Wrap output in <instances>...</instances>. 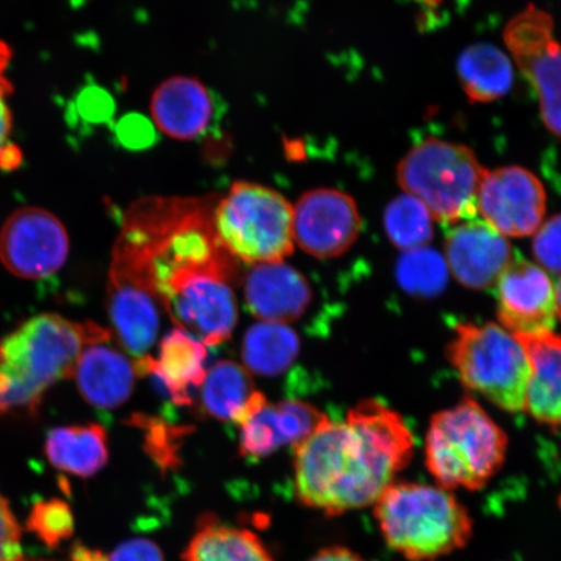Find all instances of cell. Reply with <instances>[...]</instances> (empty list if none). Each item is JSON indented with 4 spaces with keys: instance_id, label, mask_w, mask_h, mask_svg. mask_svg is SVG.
Here are the masks:
<instances>
[{
    "instance_id": "obj_10",
    "label": "cell",
    "mask_w": 561,
    "mask_h": 561,
    "mask_svg": "<svg viewBox=\"0 0 561 561\" xmlns=\"http://www.w3.org/2000/svg\"><path fill=\"white\" fill-rule=\"evenodd\" d=\"M68 254L67 230L46 209L20 208L0 230V262L19 278L50 277L66 264Z\"/></svg>"
},
{
    "instance_id": "obj_16",
    "label": "cell",
    "mask_w": 561,
    "mask_h": 561,
    "mask_svg": "<svg viewBox=\"0 0 561 561\" xmlns=\"http://www.w3.org/2000/svg\"><path fill=\"white\" fill-rule=\"evenodd\" d=\"M244 300L261 321H297L312 304V287L305 275L285 262L252 265L244 278Z\"/></svg>"
},
{
    "instance_id": "obj_18",
    "label": "cell",
    "mask_w": 561,
    "mask_h": 561,
    "mask_svg": "<svg viewBox=\"0 0 561 561\" xmlns=\"http://www.w3.org/2000/svg\"><path fill=\"white\" fill-rule=\"evenodd\" d=\"M108 342H93L83 348L72 376L82 398L101 410H115L128 402L138 375L136 362Z\"/></svg>"
},
{
    "instance_id": "obj_32",
    "label": "cell",
    "mask_w": 561,
    "mask_h": 561,
    "mask_svg": "<svg viewBox=\"0 0 561 561\" xmlns=\"http://www.w3.org/2000/svg\"><path fill=\"white\" fill-rule=\"evenodd\" d=\"M108 561H165L157 543L146 538L130 539L111 553Z\"/></svg>"
},
{
    "instance_id": "obj_22",
    "label": "cell",
    "mask_w": 561,
    "mask_h": 561,
    "mask_svg": "<svg viewBox=\"0 0 561 561\" xmlns=\"http://www.w3.org/2000/svg\"><path fill=\"white\" fill-rule=\"evenodd\" d=\"M45 455L59 471L89 479L107 465V433L98 424L55 427L47 434Z\"/></svg>"
},
{
    "instance_id": "obj_37",
    "label": "cell",
    "mask_w": 561,
    "mask_h": 561,
    "mask_svg": "<svg viewBox=\"0 0 561 561\" xmlns=\"http://www.w3.org/2000/svg\"><path fill=\"white\" fill-rule=\"evenodd\" d=\"M557 307H558V318L561 320V276L559 283L557 285Z\"/></svg>"
},
{
    "instance_id": "obj_14",
    "label": "cell",
    "mask_w": 561,
    "mask_h": 561,
    "mask_svg": "<svg viewBox=\"0 0 561 561\" xmlns=\"http://www.w3.org/2000/svg\"><path fill=\"white\" fill-rule=\"evenodd\" d=\"M448 270L471 290L494 287L514 261L507 238L483 220L454 224L445 240Z\"/></svg>"
},
{
    "instance_id": "obj_30",
    "label": "cell",
    "mask_w": 561,
    "mask_h": 561,
    "mask_svg": "<svg viewBox=\"0 0 561 561\" xmlns=\"http://www.w3.org/2000/svg\"><path fill=\"white\" fill-rule=\"evenodd\" d=\"M21 529L9 501L0 494V561H23Z\"/></svg>"
},
{
    "instance_id": "obj_3",
    "label": "cell",
    "mask_w": 561,
    "mask_h": 561,
    "mask_svg": "<svg viewBox=\"0 0 561 561\" xmlns=\"http://www.w3.org/2000/svg\"><path fill=\"white\" fill-rule=\"evenodd\" d=\"M111 340L93 322L35 316L0 342V411L33 410L53 385L73 376L90 343Z\"/></svg>"
},
{
    "instance_id": "obj_29",
    "label": "cell",
    "mask_w": 561,
    "mask_h": 561,
    "mask_svg": "<svg viewBox=\"0 0 561 561\" xmlns=\"http://www.w3.org/2000/svg\"><path fill=\"white\" fill-rule=\"evenodd\" d=\"M537 264L547 273L561 276V214L542 224L531 244Z\"/></svg>"
},
{
    "instance_id": "obj_27",
    "label": "cell",
    "mask_w": 561,
    "mask_h": 561,
    "mask_svg": "<svg viewBox=\"0 0 561 561\" xmlns=\"http://www.w3.org/2000/svg\"><path fill=\"white\" fill-rule=\"evenodd\" d=\"M386 236L397 249L409 251L424 248L433 240V217L415 196L399 195L385 208Z\"/></svg>"
},
{
    "instance_id": "obj_36",
    "label": "cell",
    "mask_w": 561,
    "mask_h": 561,
    "mask_svg": "<svg viewBox=\"0 0 561 561\" xmlns=\"http://www.w3.org/2000/svg\"><path fill=\"white\" fill-rule=\"evenodd\" d=\"M70 561H108V557L100 550L77 542L70 550Z\"/></svg>"
},
{
    "instance_id": "obj_11",
    "label": "cell",
    "mask_w": 561,
    "mask_h": 561,
    "mask_svg": "<svg viewBox=\"0 0 561 561\" xmlns=\"http://www.w3.org/2000/svg\"><path fill=\"white\" fill-rule=\"evenodd\" d=\"M547 195L542 182L523 167H503L483 175L477 214L504 237L535 234L542 226Z\"/></svg>"
},
{
    "instance_id": "obj_1",
    "label": "cell",
    "mask_w": 561,
    "mask_h": 561,
    "mask_svg": "<svg viewBox=\"0 0 561 561\" xmlns=\"http://www.w3.org/2000/svg\"><path fill=\"white\" fill-rule=\"evenodd\" d=\"M415 440L398 412L367 399L346 421L328 419L296 447L294 490L328 516L375 506L413 456Z\"/></svg>"
},
{
    "instance_id": "obj_19",
    "label": "cell",
    "mask_w": 561,
    "mask_h": 561,
    "mask_svg": "<svg viewBox=\"0 0 561 561\" xmlns=\"http://www.w3.org/2000/svg\"><path fill=\"white\" fill-rule=\"evenodd\" d=\"M515 336L530 364L525 410L539 423L561 425V334L549 331Z\"/></svg>"
},
{
    "instance_id": "obj_4",
    "label": "cell",
    "mask_w": 561,
    "mask_h": 561,
    "mask_svg": "<svg viewBox=\"0 0 561 561\" xmlns=\"http://www.w3.org/2000/svg\"><path fill=\"white\" fill-rule=\"evenodd\" d=\"M385 543L409 561H436L465 549L473 518L450 490L394 482L375 503Z\"/></svg>"
},
{
    "instance_id": "obj_12",
    "label": "cell",
    "mask_w": 561,
    "mask_h": 561,
    "mask_svg": "<svg viewBox=\"0 0 561 561\" xmlns=\"http://www.w3.org/2000/svg\"><path fill=\"white\" fill-rule=\"evenodd\" d=\"M294 207V241L316 259L339 257L353 248L363 220L353 196L319 187L300 196Z\"/></svg>"
},
{
    "instance_id": "obj_35",
    "label": "cell",
    "mask_w": 561,
    "mask_h": 561,
    "mask_svg": "<svg viewBox=\"0 0 561 561\" xmlns=\"http://www.w3.org/2000/svg\"><path fill=\"white\" fill-rule=\"evenodd\" d=\"M23 161V152L16 145H7L2 152H0V170L12 171L20 167Z\"/></svg>"
},
{
    "instance_id": "obj_13",
    "label": "cell",
    "mask_w": 561,
    "mask_h": 561,
    "mask_svg": "<svg viewBox=\"0 0 561 561\" xmlns=\"http://www.w3.org/2000/svg\"><path fill=\"white\" fill-rule=\"evenodd\" d=\"M497 319L514 335L552 331L558 319L557 285L545 270L514 259L495 284Z\"/></svg>"
},
{
    "instance_id": "obj_5",
    "label": "cell",
    "mask_w": 561,
    "mask_h": 561,
    "mask_svg": "<svg viewBox=\"0 0 561 561\" xmlns=\"http://www.w3.org/2000/svg\"><path fill=\"white\" fill-rule=\"evenodd\" d=\"M508 437L472 398L436 413L425 439L427 471L438 486L485 488L506 461Z\"/></svg>"
},
{
    "instance_id": "obj_28",
    "label": "cell",
    "mask_w": 561,
    "mask_h": 561,
    "mask_svg": "<svg viewBox=\"0 0 561 561\" xmlns=\"http://www.w3.org/2000/svg\"><path fill=\"white\" fill-rule=\"evenodd\" d=\"M26 526L42 542L55 549L73 536V512L61 500L39 501L34 503Z\"/></svg>"
},
{
    "instance_id": "obj_8",
    "label": "cell",
    "mask_w": 561,
    "mask_h": 561,
    "mask_svg": "<svg viewBox=\"0 0 561 561\" xmlns=\"http://www.w3.org/2000/svg\"><path fill=\"white\" fill-rule=\"evenodd\" d=\"M447 357L469 390L510 412L525 410L530 364L520 341L494 322L458 324Z\"/></svg>"
},
{
    "instance_id": "obj_23",
    "label": "cell",
    "mask_w": 561,
    "mask_h": 561,
    "mask_svg": "<svg viewBox=\"0 0 561 561\" xmlns=\"http://www.w3.org/2000/svg\"><path fill=\"white\" fill-rule=\"evenodd\" d=\"M460 87L472 104L491 103L506 96L514 83V67L501 48L474 44L458 59Z\"/></svg>"
},
{
    "instance_id": "obj_15",
    "label": "cell",
    "mask_w": 561,
    "mask_h": 561,
    "mask_svg": "<svg viewBox=\"0 0 561 561\" xmlns=\"http://www.w3.org/2000/svg\"><path fill=\"white\" fill-rule=\"evenodd\" d=\"M329 417L300 401L266 403L240 426V453L261 459L286 446L297 447Z\"/></svg>"
},
{
    "instance_id": "obj_34",
    "label": "cell",
    "mask_w": 561,
    "mask_h": 561,
    "mask_svg": "<svg viewBox=\"0 0 561 561\" xmlns=\"http://www.w3.org/2000/svg\"><path fill=\"white\" fill-rule=\"evenodd\" d=\"M310 561H368L346 547L333 546L321 550Z\"/></svg>"
},
{
    "instance_id": "obj_20",
    "label": "cell",
    "mask_w": 561,
    "mask_h": 561,
    "mask_svg": "<svg viewBox=\"0 0 561 561\" xmlns=\"http://www.w3.org/2000/svg\"><path fill=\"white\" fill-rule=\"evenodd\" d=\"M206 347L193 334L175 328L161 341L157 359L146 356L137 360L138 374L156 375L175 403H191L188 392L206 377Z\"/></svg>"
},
{
    "instance_id": "obj_31",
    "label": "cell",
    "mask_w": 561,
    "mask_h": 561,
    "mask_svg": "<svg viewBox=\"0 0 561 561\" xmlns=\"http://www.w3.org/2000/svg\"><path fill=\"white\" fill-rule=\"evenodd\" d=\"M11 48L5 42L0 41V152L9 142L10 133L12 129V115L9 107V96L12 94V83L5 77V70L9 68L11 61Z\"/></svg>"
},
{
    "instance_id": "obj_6",
    "label": "cell",
    "mask_w": 561,
    "mask_h": 561,
    "mask_svg": "<svg viewBox=\"0 0 561 561\" xmlns=\"http://www.w3.org/2000/svg\"><path fill=\"white\" fill-rule=\"evenodd\" d=\"M294 207L273 188L252 181H236L215 203L213 226L228 254L251 266L284 262L296 241Z\"/></svg>"
},
{
    "instance_id": "obj_2",
    "label": "cell",
    "mask_w": 561,
    "mask_h": 561,
    "mask_svg": "<svg viewBox=\"0 0 561 561\" xmlns=\"http://www.w3.org/2000/svg\"><path fill=\"white\" fill-rule=\"evenodd\" d=\"M214 207V199L165 198L146 215L159 305L206 346L228 341L238 321L231 256L215 234Z\"/></svg>"
},
{
    "instance_id": "obj_9",
    "label": "cell",
    "mask_w": 561,
    "mask_h": 561,
    "mask_svg": "<svg viewBox=\"0 0 561 561\" xmlns=\"http://www.w3.org/2000/svg\"><path fill=\"white\" fill-rule=\"evenodd\" d=\"M550 13L528 4L504 27L512 59L535 88L546 128L561 138V45Z\"/></svg>"
},
{
    "instance_id": "obj_24",
    "label": "cell",
    "mask_w": 561,
    "mask_h": 561,
    "mask_svg": "<svg viewBox=\"0 0 561 561\" xmlns=\"http://www.w3.org/2000/svg\"><path fill=\"white\" fill-rule=\"evenodd\" d=\"M241 353L243 367L251 375L277 377L297 360L300 340L283 322L259 321L245 332Z\"/></svg>"
},
{
    "instance_id": "obj_17",
    "label": "cell",
    "mask_w": 561,
    "mask_h": 561,
    "mask_svg": "<svg viewBox=\"0 0 561 561\" xmlns=\"http://www.w3.org/2000/svg\"><path fill=\"white\" fill-rule=\"evenodd\" d=\"M213 95L192 76H172L153 91L150 112L163 135L178 140L198 139L213 123Z\"/></svg>"
},
{
    "instance_id": "obj_7",
    "label": "cell",
    "mask_w": 561,
    "mask_h": 561,
    "mask_svg": "<svg viewBox=\"0 0 561 561\" xmlns=\"http://www.w3.org/2000/svg\"><path fill=\"white\" fill-rule=\"evenodd\" d=\"M488 170L471 147L438 138L420 142L399 161L397 181L433 220L454 226L477 217V195Z\"/></svg>"
},
{
    "instance_id": "obj_25",
    "label": "cell",
    "mask_w": 561,
    "mask_h": 561,
    "mask_svg": "<svg viewBox=\"0 0 561 561\" xmlns=\"http://www.w3.org/2000/svg\"><path fill=\"white\" fill-rule=\"evenodd\" d=\"M184 561H273L254 533L205 520L184 552Z\"/></svg>"
},
{
    "instance_id": "obj_21",
    "label": "cell",
    "mask_w": 561,
    "mask_h": 561,
    "mask_svg": "<svg viewBox=\"0 0 561 561\" xmlns=\"http://www.w3.org/2000/svg\"><path fill=\"white\" fill-rule=\"evenodd\" d=\"M199 388L203 410L207 415L238 426L266 403L263 392L256 390L250 371L230 360L210 367Z\"/></svg>"
},
{
    "instance_id": "obj_38",
    "label": "cell",
    "mask_w": 561,
    "mask_h": 561,
    "mask_svg": "<svg viewBox=\"0 0 561 561\" xmlns=\"http://www.w3.org/2000/svg\"><path fill=\"white\" fill-rule=\"evenodd\" d=\"M23 561H54V560L39 559V558H24Z\"/></svg>"
},
{
    "instance_id": "obj_33",
    "label": "cell",
    "mask_w": 561,
    "mask_h": 561,
    "mask_svg": "<svg viewBox=\"0 0 561 561\" xmlns=\"http://www.w3.org/2000/svg\"><path fill=\"white\" fill-rule=\"evenodd\" d=\"M111 103L102 90L91 88L79 98L80 114L90 122H100L110 114Z\"/></svg>"
},
{
    "instance_id": "obj_26",
    "label": "cell",
    "mask_w": 561,
    "mask_h": 561,
    "mask_svg": "<svg viewBox=\"0 0 561 561\" xmlns=\"http://www.w3.org/2000/svg\"><path fill=\"white\" fill-rule=\"evenodd\" d=\"M446 259L431 248L403 251L396 266L399 286L420 299H432L444 293L448 280Z\"/></svg>"
}]
</instances>
